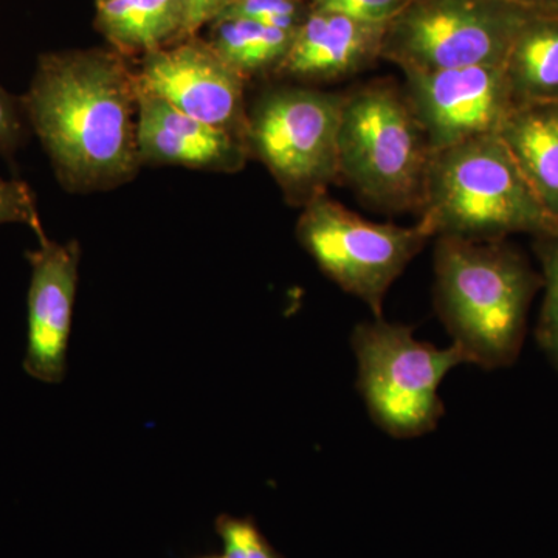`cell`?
Wrapping results in <instances>:
<instances>
[{"label":"cell","instance_id":"6da1fadb","mask_svg":"<svg viewBox=\"0 0 558 558\" xmlns=\"http://www.w3.org/2000/svg\"><path fill=\"white\" fill-rule=\"evenodd\" d=\"M116 49L51 51L36 65L22 112L62 189L97 193L131 182L138 154V81Z\"/></svg>","mask_w":558,"mask_h":558},{"label":"cell","instance_id":"7a4b0ae2","mask_svg":"<svg viewBox=\"0 0 558 558\" xmlns=\"http://www.w3.org/2000/svg\"><path fill=\"white\" fill-rule=\"evenodd\" d=\"M435 271L436 310L454 347L481 368L512 365L542 278L509 245L457 238H438Z\"/></svg>","mask_w":558,"mask_h":558},{"label":"cell","instance_id":"3957f363","mask_svg":"<svg viewBox=\"0 0 558 558\" xmlns=\"http://www.w3.org/2000/svg\"><path fill=\"white\" fill-rule=\"evenodd\" d=\"M418 209V223L432 238L492 242L512 233L558 234L498 134L432 153Z\"/></svg>","mask_w":558,"mask_h":558},{"label":"cell","instance_id":"277c9868","mask_svg":"<svg viewBox=\"0 0 558 558\" xmlns=\"http://www.w3.org/2000/svg\"><path fill=\"white\" fill-rule=\"evenodd\" d=\"M428 140L405 95L387 83L344 97L339 178L385 211L421 208Z\"/></svg>","mask_w":558,"mask_h":558},{"label":"cell","instance_id":"5b68a950","mask_svg":"<svg viewBox=\"0 0 558 558\" xmlns=\"http://www.w3.org/2000/svg\"><path fill=\"white\" fill-rule=\"evenodd\" d=\"M359 389L373 421L395 438H417L444 414L440 381L462 363L458 347L439 349L414 339L413 328L376 318L352 333Z\"/></svg>","mask_w":558,"mask_h":558},{"label":"cell","instance_id":"8992f818","mask_svg":"<svg viewBox=\"0 0 558 558\" xmlns=\"http://www.w3.org/2000/svg\"><path fill=\"white\" fill-rule=\"evenodd\" d=\"M534 14L509 0H411L388 25L380 57L402 72L505 64Z\"/></svg>","mask_w":558,"mask_h":558},{"label":"cell","instance_id":"52a82bcc","mask_svg":"<svg viewBox=\"0 0 558 558\" xmlns=\"http://www.w3.org/2000/svg\"><path fill=\"white\" fill-rule=\"evenodd\" d=\"M344 97L304 87L270 92L248 116L245 145L288 199L306 205L339 179Z\"/></svg>","mask_w":558,"mask_h":558},{"label":"cell","instance_id":"ba28073f","mask_svg":"<svg viewBox=\"0 0 558 558\" xmlns=\"http://www.w3.org/2000/svg\"><path fill=\"white\" fill-rule=\"evenodd\" d=\"M296 238L326 277L381 318L392 282L432 236L418 222L414 227L371 222L325 193L304 205Z\"/></svg>","mask_w":558,"mask_h":558},{"label":"cell","instance_id":"9c48e42d","mask_svg":"<svg viewBox=\"0 0 558 558\" xmlns=\"http://www.w3.org/2000/svg\"><path fill=\"white\" fill-rule=\"evenodd\" d=\"M403 73L407 100L432 153L498 134L515 106L505 64Z\"/></svg>","mask_w":558,"mask_h":558},{"label":"cell","instance_id":"30bf717a","mask_svg":"<svg viewBox=\"0 0 558 558\" xmlns=\"http://www.w3.org/2000/svg\"><path fill=\"white\" fill-rule=\"evenodd\" d=\"M138 87L156 95L191 119L229 132L245 142V80L209 46L193 38L145 54Z\"/></svg>","mask_w":558,"mask_h":558},{"label":"cell","instance_id":"8fae6325","mask_svg":"<svg viewBox=\"0 0 558 558\" xmlns=\"http://www.w3.org/2000/svg\"><path fill=\"white\" fill-rule=\"evenodd\" d=\"M38 241V248L27 253L32 277L24 369L33 379L57 385L68 373L81 248L76 241L60 244L46 234Z\"/></svg>","mask_w":558,"mask_h":558},{"label":"cell","instance_id":"7c38bea8","mask_svg":"<svg viewBox=\"0 0 558 558\" xmlns=\"http://www.w3.org/2000/svg\"><path fill=\"white\" fill-rule=\"evenodd\" d=\"M137 138L142 165L236 172L248 156L244 140L191 119L140 87Z\"/></svg>","mask_w":558,"mask_h":558},{"label":"cell","instance_id":"4fadbf2b","mask_svg":"<svg viewBox=\"0 0 558 558\" xmlns=\"http://www.w3.org/2000/svg\"><path fill=\"white\" fill-rule=\"evenodd\" d=\"M387 27L341 14L310 11L275 73L300 81L351 75L380 57Z\"/></svg>","mask_w":558,"mask_h":558},{"label":"cell","instance_id":"5bb4252c","mask_svg":"<svg viewBox=\"0 0 558 558\" xmlns=\"http://www.w3.org/2000/svg\"><path fill=\"white\" fill-rule=\"evenodd\" d=\"M498 135L558 227V101L513 106Z\"/></svg>","mask_w":558,"mask_h":558},{"label":"cell","instance_id":"9a60e30c","mask_svg":"<svg viewBox=\"0 0 558 558\" xmlns=\"http://www.w3.org/2000/svg\"><path fill=\"white\" fill-rule=\"evenodd\" d=\"M95 7V27L124 57H145L190 38L185 0H105Z\"/></svg>","mask_w":558,"mask_h":558},{"label":"cell","instance_id":"2e32d148","mask_svg":"<svg viewBox=\"0 0 558 558\" xmlns=\"http://www.w3.org/2000/svg\"><path fill=\"white\" fill-rule=\"evenodd\" d=\"M505 69L515 105L558 101V17H529L510 46Z\"/></svg>","mask_w":558,"mask_h":558},{"label":"cell","instance_id":"e0dca14e","mask_svg":"<svg viewBox=\"0 0 558 558\" xmlns=\"http://www.w3.org/2000/svg\"><path fill=\"white\" fill-rule=\"evenodd\" d=\"M296 32L266 27L247 20L213 22L209 46L245 80L277 70L292 46Z\"/></svg>","mask_w":558,"mask_h":558},{"label":"cell","instance_id":"ac0fdd59","mask_svg":"<svg viewBox=\"0 0 558 558\" xmlns=\"http://www.w3.org/2000/svg\"><path fill=\"white\" fill-rule=\"evenodd\" d=\"M537 252L543 269L542 284L545 286L537 340L546 357L558 371V234L539 238Z\"/></svg>","mask_w":558,"mask_h":558},{"label":"cell","instance_id":"d6986e66","mask_svg":"<svg viewBox=\"0 0 558 558\" xmlns=\"http://www.w3.org/2000/svg\"><path fill=\"white\" fill-rule=\"evenodd\" d=\"M307 14L301 0H234L219 20H247L266 27L296 32Z\"/></svg>","mask_w":558,"mask_h":558},{"label":"cell","instance_id":"ffe728a7","mask_svg":"<svg viewBox=\"0 0 558 558\" xmlns=\"http://www.w3.org/2000/svg\"><path fill=\"white\" fill-rule=\"evenodd\" d=\"M216 531L226 549V558H282L252 520L220 515Z\"/></svg>","mask_w":558,"mask_h":558},{"label":"cell","instance_id":"44dd1931","mask_svg":"<svg viewBox=\"0 0 558 558\" xmlns=\"http://www.w3.org/2000/svg\"><path fill=\"white\" fill-rule=\"evenodd\" d=\"M411 0H312L311 11L341 14L365 24L389 25Z\"/></svg>","mask_w":558,"mask_h":558},{"label":"cell","instance_id":"7402d4cb","mask_svg":"<svg viewBox=\"0 0 558 558\" xmlns=\"http://www.w3.org/2000/svg\"><path fill=\"white\" fill-rule=\"evenodd\" d=\"M3 223L27 226L38 238L46 234L40 226L35 194L27 183L7 180L0 175V226Z\"/></svg>","mask_w":558,"mask_h":558},{"label":"cell","instance_id":"603a6c76","mask_svg":"<svg viewBox=\"0 0 558 558\" xmlns=\"http://www.w3.org/2000/svg\"><path fill=\"white\" fill-rule=\"evenodd\" d=\"M25 123L21 101L0 86V156H9L20 148L25 137Z\"/></svg>","mask_w":558,"mask_h":558},{"label":"cell","instance_id":"cb8c5ba5","mask_svg":"<svg viewBox=\"0 0 558 558\" xmlns=\"http://www.w3.org/2000/svg\"><path fill=\"white\" fill-rule=\"evenodd\" d=\"M233 2L234 0H185L190 38L196 36L204 25L218 21Z\"/></svg>","mask_w":558,"mask_h":558},{"label":"cell","instance_id":"d4e9b609","mask_svg":"<svg viewBox=\"0 0 558 558\" xmlns=\"http://www.w3.org/2000/svg\"><path fill=\"white\" fill-rule=\"evenodd\" d=\"M517 5L526 7L529 10L539 9V7L558 5V0H509Z\"/></svg>","mask_w":558,"mask_h":558},{"label":"cell","instance_id":"484cf974","mask_svg":"<svg viewBox=\"0 0 558 558\" xmlns=\"http://www.w3.org/2000/svg\"><path fill=\"white\" fill-rule=\"evenodd\" d=\"M105 2V0H95V3Z\"/></svg>","mask_w":558,"mask_h":558},{"label":"cell","instance_id":"4316f807","mask_svg":"<svg viewBox=\"0 0 558 558\" xmlns=\"http://www.w3.org/2000/svg\"><path fill=\"white\" fill-rule=\"evenodd\" d=\"M208 558H226V557H208Z\"/></svg>","mask_w":558,"mask_h":558}]
</instances>
